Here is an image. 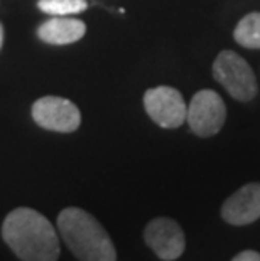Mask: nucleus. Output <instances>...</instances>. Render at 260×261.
Returning a JSON list of instances; mask_svg holds the SVG:
<instances>
[{
  "mask_svg": "<svg viewBox=\"0 0 260 261\" xmlns=\"http://www.w3.org/2000/svg\"><path fill=\"white\" fill-rule=\"evenodd\" d=\"M231 261H260V253L253 251V249H245V251H240L239 254H235Z\"/></svg>",
  "mask_w": 260,
  "mask_h": 261,
  "instance_id": "nucleus-12",
  "label": "nucleus"
},
{
  "mask_svg": "<svg viewBox=\"0 0 260 261\" xmlns=\"http://www.w3.org/2000/svg\"><path fill=\"white\" fill-rule=\"evenodd\" d=\"M4 44V29H2V24H0V47Z\"/></svg>",
  "mask_w": 260,
  "mask_h": 261,
  "instance_id": "nucleus-13",
  "label": "nucleus"
},
{
  "mask_svg": "<svg viewBox=\"0 0 260 261\" xmlns=\"http://www.w3.org/2000/svg\"><path fill=\"white\" fill-rule=\"evenodd\" d=\"M59 234L80 261H117V249L107 229L90 213L66 207L58 216Z\"/></svg>",
  "mask_w": 260,
  "mask_h": 261,
  "instance_id": "nucleus-2",
  "label": "nucleus"
},
{
  "mask_svg": "<svg viewBox=\"0 0 260 261\" xmlns=\"http://www.w3.org/2000/svg\"><path fill=\"white\" fill-rule=\"evenodd\" d=\"M226 121V105L213 90H201L187 105L186 123L196 137L209 138L221 132Z\"/></svg>",
  "mask_w": 260,
  "mask_h": 261,
  "instance_id": "nucleus-4",
  "label": "nucleus"
},
{
  "mask_svg": "<svg viewBox=\"0 0 260 261\" xmlns=\"http://www.w3.org/2000/svg\"><path fill=\"white\" fill-rule=\"evenodd\" d=\"M5 244L22 261H58V232L46 216L31 207L10 211L2 224Z\"/></svg>",
  "mask_w": 260,
  "mask_h": 261,
  "instance_id": "nucleus-1",
  "label": "nucleus"
},
{
  "mask_svg": "<svg viewBox=\"0 0 260 261\" xmlns=\"http://www.w3.org/2000/svg\"><path fill=\"white\" fill-rule=\"evenodd\" d=\"M144 241L162 261L178 259L186 249L184 231L171 218L152 219L144 229Z\"/></svg>",
  "mask_w": 260,
  "mask_h": 261,
  "instance_id": "nucleus-7",
  "label": "nucleus"
},
{
  "mask_svg": "<svg viewBox=\"0 0 260 261\" xmlns=\"http://www.w3.org/2000/svg\"><path fill=\"white\" fill-rule=\"evenodd\" d=\"M86 25L85 22L78 19H71L68 15L59 17L56 15L51 20H46L37 29V36L41 41L48 44H56V46H64V44H73L85 36Z\"/></svg>",
  "mask_w": 260,
  "mask_h": 261,
  "instance_id": "nucleus-9",
  "label": "nucleus"
},
{
  "mask_svg": "<svg viewBox=\"0 0 260 261\" xmlns=\"http://www.w3.org/2000/svg\"><path fill=\"white\" fill-rule=\"evenodd\" d=\"M144 108L154 123L162 128H179L186 123L187 105L176 88L157 86L147 90L144 94Z\"/></svg>",
  "mask_w": 260,
  "mask_h": 261,
  "instance_id": "nucleus-5",
  "label": "nucleus"
},
{
  "mask_svg": "<svg viewBox=\"0 0 260 261\" xmlns=\"http://www.w3.org/2000/svg\"><path fill=\"white\" fill-rule=\"evenodd\" d=\"M213 77L237 101L248 103L257 96L258 86L255 73L240 54L221 51L213 61Z\"/></svg>",
  "mask_w": 260,
  "mask_h": 261,
  "instance_id": "nucleus-3",
  "label": "nucleus"
},
{
  "mask_svg": "<svg viewBox=\"0 0 260 261\" xmlns=\"http://www.w3.org/2000/svg\"><path fill=\"white\" fill-rule=\"evenodd\" d=\"M221 218L231 226H247L260 219V182L242 186L221 205Z\"/></svg>",
  "mask_w": 260,
  "mask_h": 261,
  "instance_id": "nucleus-8",
  "label": "nucleus"
},
{
  "mask_svg": "<svg viewBox=\"0 0 260 261\" xmlns=\"http://www.w3.org/2000/svg\"><path fill=\"white\" fill-rule=\"evenodd\" d=\"M233 39L245 49H260V12H250L242 17L233 31Z\"/></svg>",
  "mask_w": 260,
  "mask_h": 261,
  "instance_id": "nucleus-10",
  "label": "nucleus"
},
{
  "mask_svg": "<svg viewBox=\"0 0 260 261\" xmlns=\"http://www.w3.org/2000/svg\"><path fill=\"white\" fill-rule=\"evenodd\" d=\"M32 118L46 130L69 133L75 132L81 123L78 107L66 98L44 96L32 105Z\"/></svg>",
  "mask_w": 260,
  "mask_h": 261,
  "instance_id": "nucleus-6",
  "label": "nucleus"
},
{
  "mask_svg": "<svg viewBox=\"0 0 260 261\" xmlns=\"http://www.w3.org/2000/svg\"><path fill=\"white\" fill-rule=\"evenodd\" d=\"M37 7H39L42 12L51 14V15H73V14H80L83 10H86L88 4L86 0H39L37 2Z\"/></svg>",
  "mask_w": 260,
  "mask_h": 261,
  "instance_id": "nucleus-11",
  "label": "nucleus"
}]
</instances>
